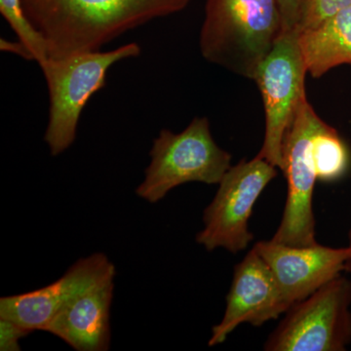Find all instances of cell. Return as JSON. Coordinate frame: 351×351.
I'll return each instance as SVG.
<instances>
[{"label":"cell","instance_id":"8992f818","mask_svg":"<svg viewBox=\"0 0 351 351\" xmlns=\"http://www.w3.org/2000/svg\"><path fill=\"white\" fill-rule=\"evenodd\" d=\"M306 64L299 32L284 31L257 69V83L265 112V132L258 156L283 170V144L295 110L306 94Z\"/></svg>","mask_w":351,"mask_h":351},{"label":"cell","instance_id":"277c9868","mask_svg":"<svg viewBox=\"0 0 351 351\" xmlns=\"http://www.w3.org/2000/svg\"><path fill=\"white\" fill-rule=\"evenodd\" d=\"M149 156L145 180L136 189L149 203L186 182L219 184L232 167V154L215 142L207 117H195L181 133L162 129Z\"/></svg>","mask_w":351,"mask_h":351},{"label":"cell","instance_id":"5b68a950","mask_svg":"<svg viewBox=\"0 0 351 351\" xmlns=\"http://www.w3.org/2000/svg\"><path fill=\"white\" fill-rule=\"evenodd\" d=\"M351 281L339 274L293 304L269 335L267 351H345L351 343Z\"/></svg>","mask_w":351,"mask_h":351},{"label":"cell","instance_id":"e0dca14e","mask_svg":"<svg viewBox=\"0 0 351 351\" xmlns=\"http://www.w3.org/2000/svg\"><path fill=\"white\" fill-rule=\"evenodd\" d=\"M31 332V330L20 326L13 321L0 318V350L20 351V339Z\"/></svg>","mask_w":351,"mask_h":351},{"label":"cell","instance_id":"7a4b0ae2","mask_svg":"<svg viewBox=\"0 0 351 351\" xmlns=\"http://www.w3.org/2000/svg\"><path fill=\"white\" fill-rule=\"evenodd\" d=\"M284 31L277 0H207L200 52L210 63L254 80Z\"/></svg>","mask_w":351,"mask_h":351},{"label":"cell","instance_id":"7c38bea8","mask_svg":"<svg viewBox=\"0 0 351 351\" xmlns=\"http://www.w3.org/2000/svg\"><path fill=\"white\" fill-rule=\"evenodd\" d=\"M114 277L95 284L75 295L46 327L77 351H106L110 348V311Z\"/></svg>","mask_w":351,"mask_h":351},{"label":"cell","instance_id":"9c48e42d","mask_svg":"<svg viewBox=\"0 0 351 351\" xmlns=\"http://www.w3.org/2000/svg\"><path fill=\"white\" fill-rule=\"evenodd\" d=\"M288 311L276 277L255 248L235 265L223 319L212 329L208 346L221 345L239 325L262 326Z\"/></svg>","mask_w":351,"mask_h":351},{"label":"cell","instance_id":"8fae6325","mask_svg":"<svg viewBox=\"0 0 351 351\" xmlns=\"http://www.w3.org/2000/svg\"><path fill=\"white\" fill-rule=\"evenodd\" d=\"M115 277V267L101 253L77 261L54 283L0 299V318L13 321L31 331H45L57 313L73 297L95 284Z\"/></svg>","mask_w":351,"mask_h":351},{"label":"cell","instance_id":"9a60e30c","mask_svg":"<svg viewBox=\"0 0 351 351\" xmlns=\"http://www.w3.org/2000/svg\"><path fill=\"white\" fill-rule=\"evenodd\" d=\"M0 12L8 22L11 29L17 34L18 39L29 48L34 61L39 66L48 59L47 49L43 38L32 27L25 18L21 0H0Z\"/></svg>","mask_w":351,"mask_h":351},{"label":"cell","instance_id":"6da1fadb","mask_svg":"<svg viewBox=\"0 0 351 351\" xmlns=\"http://www.w3.org/2000/svg\"><path fill=\"white\" fill-rule=\"evenodd\" d=\"M51 59L101 49L126 32L184 10L191 0H21Z\"/></svg>","mask_w":351,"mask_h":351},{"label":"cell","instance_id":"30bf717a","mask_svg":"<svg viewBox=\"0 0 351 351\" xmlns=\"http://www.w3.org/2000/svg\"><path fill=\"white\" fill-rule=\"evenodd\" d=\"M254 248L276 277L288 309L339 276L350 256L348 246H289L272 240L258 241Z\"/></svg>","mask_w":351,"mask_h":351},{"label":"cell","instance_id":"ac0fdd59","mask_svg":"<svg viewBox=\"0 0 351 351\" xmlns=\"http://www.w3.org/2000/svg\"><path fill=\"white\" fill-rule=\"evenodd\" d=\"M277 3L282 15L284 29L295 31L299 23L304 0H277Z\"/></svg>","mask_w":351,"mask_h":351},{"label":"cell","instance_id":"3957f363","mask_svg":"<svg viewBox=\"0 0 351 351\" xmlns=\"http://www.w3.org/2000/svg\"><path fill=\"white\" fill-rule=\"evenodd\" d=\"M137 43L117 49L92 51L64 58H48L40 68L49 92V120L44 141L53 156L75 143L80 115L88 101L107 84L108 69L122 60L140 56Z\"/></svg>","mask_w":351,"mask_h":351},{"label":"cell","instance_id":"d6986e66","mask_svg":"<svg viewBox=\"0 0 351 351\" xmlns=\"http://www.w3.org/2000/svg\"><path fill=\"white\" fill-rule=\"evenodd\" d=\"M0 49L13 53L27 61H34V55L32 54L31 51L19 39L17 41H10L5 38L0 39Z\"/></svg>","mask_w":351,"mask_h":351},{"label":"cell","instance_id":"ba28073f","mask_svg":"<svg viewBox=\"0 0 351 351\" xmlns=\"http://www.w3.org/2000/svg\"><path fill=\"white\" fill-rule=\"evenodd\" d=\"M277 176V168L260 156L232 166L219 184L203 215L204 228L196 241L208 251L223 248L237 254L253 241L248 223L263 189Z\"/></svg>","mask_w":351,"mask_h":351},{"label":"cell","instance_id":"2e32d148","mask_svg":"<svg viewBox=\"0 0 351 351\" xmlns=\"http://www.w3.org/2000/svg\"><path fill=\"white\" fill-rule=\"evenodd\" d=\"M351 6V0H304L297 32L306 31Z\"/></svg>","mask_w":351,"mask_h":351},{"label":"cell","instance_id":"5bb4252c","mask_svg":"<svg viewBox=\"0 0 351 351\" xmlns=\"http://www.w3.org/2000/svg\"><path fill=\"white\" fill-rule=\"evenodd\" d=\"M314 163L318 180L334 182L346 174L350 166V152L336 129L324 121L313 138Z\"/></svg>","mask_w":351,"mask_h":351},{"label":"cell","instance_id":"4fadbf2b","mask_svg":"<svg viewBox=\"0 0 351 351\" xmlns=\"http://www.w3.org/2000/svg\"><path fill=\"white\" fill-rule=\"evenodd\" d=\"M299 44L307 73L314 78L341 64H351V6L300 32Z\"/></svg>","mask_w":351,"mask_h":351},{"label":"cell","instance_id":"ffe728a7","mask_svg":"<svg viewBox=\"0 0 351 351\" xmlns=\"http://www.w3.org/2000/svg\"><path fill=\"white\" fill-rule=\"evenodd\" d=\"M348 240H350V244H348V248L350 250V258H348V262H346V271L350 272L351 274V226L350 228V232H348Z\"/></svg>","mask_w":351,"mask_h":351},{"label":"cell","instance_id":"52a82bcc","mask_svg":"<svg viewBox=\"0 0 351 351\" xmlns=\"http://www.w3.org/2000/svg\"><path fill=\"white\" fill-rule=\"evenodd\" d=\"M322 121L304 97L284 138L282 172L287 179L288 193L282 221L271 239L277 243L298 247L318 244L313 209L314 186L318 180L313 138Z\"/></svg>","mask_w":351,"mask_h":351}]
</instances>
